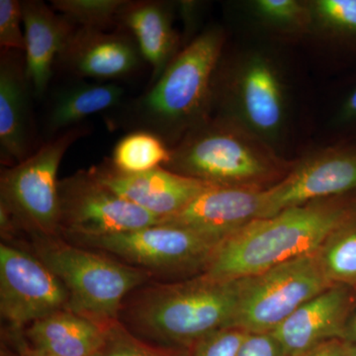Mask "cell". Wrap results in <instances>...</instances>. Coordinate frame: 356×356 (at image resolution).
<instances>
[{
    "label": "cell",
    "instance_id": "25",
    "mask_svg": "<svg viewBox=\"0 0 356 356\" xmlns=\"http://www.w3.org/2000/svg\"><path fill=\"white\" fill-rule=\"evenodd\" d=\"M311 7L327 32L356 50V0H317Z\"/></svg>",
    "mask_w": 356,
    "mask_h": 356
},
{
    "label": "cell",
    "instance_id": "27",
    "mask_svg": "<svg viewBox=\"0 0 356 356\" xmlns=\"http://www.w3.org/2000/svg\"><path fill=\"white\" fill-rule=\"evenodd\" d=\"M248 332L225 327L199 339L186 351V356H238Z\"/></svg>",
    "mask_w": 356,
    "mask_h": 356
},
{
    "label": "cell",
    "instance_id": "30",
    "mask_svg": "<svg viewBox=\"0 0 356 356\" xmlns=\"http://www.w3.org/2000/svg\"><path fill=\"white\" fill-rule=\"evenodd\" d=\"M0 356H55L33 348L26 341L22 329L3 325L0 332Z\"/></svg>",
    "mask_w": 356,
    "mask_h": 356
},
{
    "label": "cell",
    "instance_id": "31",
    "mask_svg": "<svg viewBox=\"0 0 356 356\" xmlns=\"http://www.w3.org/2000/svg\"><path fill=\"white\" fill-rule=\"evenodd\" d=\"M238 356H288L286 351L271 332L248 334Z\"/></svg>",
    "mask_w": 356,
    "mask_h": 356
},
{
    "label": "cell",
    "instance_id": "26",
    "mask_svg": "<svg viewBox=\"0 0 356 356\" xmlns=\"http://www.w3.org/2000/svg\"><path fill=\"white\" fill-rule=\"evenodd\" d=\"M96 356H186V351L147 343L118 320L105 330L104 341Z\"/></svg>",
    "mask_w": 356,
    "mask_h": 356
},
{
    "label": "cell",
    "instance_id": "4",
    "mask_svg": "<svg viewBox=\"0 0 356 356\" xmlns=\"http://www.w3.org/2000/svg\"><path fill=\"white\" fill-rule=\"evenodd\" d=\"M56 274L67 289L70 310L106 329L118 321L122 304L136 288L154 281L111 255L67 242L62 236L17 241Z\"/></svg>",
    "mask_w": 356,
    "mask_h": 356
},
{
    "label": "cell",
    "instance_id": "35",
    "mask_svg": "<svg viewBox=\"0 0 356 356\" xmlns=\"http://www.w3.org/2000/svg\"><path fill=\"white\" fill-rule=\"evenodd\" d=\"M344 356H356V344L348 343Z\"/></svg>",
    "mask_w": 356,
    "mask_h": 356
},
{
    "label": "cell",
    "instance_id": "1",
    "mask_svg": "<svg viewBox=\"0 0 356 356\" xmlns=\"http://www.w3.org/2000/svg\"><path fill=\"white\" fill-rule=\"evenodd\" d=\"M236 304L238 280L199 274L140 285L124 300L118 320L147 343L187 350L211 332L231 327Z\"/></svg>",
    "mask_w": 356,
    "mask_h": 356
},
{
    "label": "cell",
    "instance_id": "18",
    "mask_svg": "<svg viewBox=\"0 0 356 356\" xmlns=\"http://www.w3.org/2000/svg\"><path fill=\"white\" fill-rule=\"evenodd\" d=\"M118 27L135 39L145 62L151 65V86L177 57L172 4L156 0H127L119 13Z\"/></svg>",
    "mask_w": 356,
    "mask_h": 356
},
{
    "label": "cell",
    "instance_id": "6",
    "mask_svg": "<svg viewBox=\"0 0 356 356\" xmlns=\"http://www.w3.org/2000/svg\"><path fill=\"white\" fill-rule=\"evenodd\" d=\"M63 238L105 252L161 282L202 274L218 245L191 229L165 222L114 235Z\"/></svg>",
    "mask_w": 356,
    "mask_h": 356
},
{
    "label": "cell",
    "instance_id": "12",
    "mask_svg": "<svg viewBox=\"0 0 356 356\" xmlns=\"http://www.w3.org/2000/svg\"><path fill=\"white\" fill-rule=\"evenodd\" d=\"M144 62L128 32L76 27L60 51L57 65L79 79L115 83L139 72Z\"/></svg>",
    "mask_w": 356,
    "mask_h": 356
},
{
    "label": "cell",
    "instance_id": "29",
    "mask_svg": "<svg viewBox=\"0 0 356 356\" xmlns=\"http://www.w3.org/2000/svg\"><path fill=\"white\" fill-rule=\"evenodd\" d=\"M23 24L22 1L0 0V46L1 50L25 53L26 42Z\"/></svg>",
    "mask_w": 356,
    "mask_h": 356
},
{
    "label": "cell",
    "instance_id": "19",
    "mask_svg": "<svg viewBox=\"0 0 356 356\" xmlns=\"http://www.w3.org/2000/svg\"><path fill=\"white\" fill-rule=\"evenodd\" d=\"M105 330L70 309L56 312L22 329L26 341L55 356H96Z\"/></svg>",
    "mask_w": 356,
    "mask_h": 356
},
{
    "label": "cell",
    "instance_id": "20",
    "mask_svg": "<svg viewBox=\"0 0 356 356\" xmlns=\"http://www.w3.org/2000/svg\"><path fill=\"white\" fill-rule=\"evenodd\" d=\"M241 113L252 130L271 136L280 130L284 116L282 89L275 70L261 58L248 63L236 81Z\"/></svg>",
    "mask_w": 356,
    "mask_h": 356
},
{
    "label": "cell",
    "instance_id": "15",
    "mask_svg": "<svg viewBox=\"0 0 356 356\" xmlns=\"http://www.w3.org/2000/svg\"><path fill=\"white\" fill-rule=\"evenodd\" d=\"M355 288L332 285L299 307L271 334L288 356H300L318 344L343 339Z\"/></svg>",
    "mask_w": 356,
    "mask_h": 356
},
{
    "label": "cell",
    "instance_id": "11",
    "mask_svg": "<svg viewBox=\"0 0 356 356\" xmlns=\"http://www.w3.org/2000/svg\"><path fill=\"white\" fill-rule=\"evenodd\" d=\"M356 194V144L311 159L273 187L264 189L261 218L295 206Z\"/></svg>",
    "mask_w": 356,
    "mask_h": 356
},
{
    "label": "cell",
    "instance_id": "16",
    "mask_svg": "<svg viewBox=\"0 0 356 356\" xmlns=\"http://www.w3.org/2000/svg\"><path fill=\"white\" fill-rule=\"evenodd\" d=\"M32 86L22 51L0 53V161L17 165L33 154Z\"/></svg>",
    "mask_w": 356,
    "mask_h": 356
},
{
    "label": "cell",
    "instance_id": "5",
    "mask_svg": "<svg viewBox=\"0 0 356 356\" xmlns=\"http://www.w3.org/2000/svg\"><path fill=\"white\" fill-rule=\"evenodd\" d=\"M88 129L77 126L49 139L31 156L0 173V212L17 238L60 236L58 172L65 153Z\"/></svg>",
    "mask_w": 356,
    "mask_h": 356
},
{
    "label": "cell",
    "instance_id": "7",
    "mask_svg": "<svg viewBox=\"0 0 356 356\" xmlns=\"http://www.w3.org/2000/svg\"><path fill=\"white\" fill-rule=\"evenodd\" d=\"M331 286L315 254L241 278L231 327L248 334L273 332L300 306Z\"/></svg>",
    "mask_w": 356,
    "mask_h": 356
},
{
    "label": "cell",
    "instance_id": "3",
    "mask_svg": "<svg viewBox=\"0 0 356 356\" xmlns=\"http://www.w3.org/2000/svg\"><path fill=\"white\" fill-rule=\"evenodd\" d=\"M222 44L224 37L218 29L192 40L149 90L124 108L122 125L131 132L153 133L170 147L204 123Z\"/></svg>",
    "mask_w": 356,
    "mask_h": 356
},
{
    "label": "cell",
    "instance_id": "13",
    "mask_svg": "<svg viewBox=\"0 0 356 356\" xmlns=\"http://www.w3.org/2000/svg\"><path fill=\"white\" fill-rule=\"evenodd\" d=\"M93 177L121 198L159 218L168 219L184 210L209 184L184 177L163 166L146 172H119L109 159L89 168Z\"/></svg>",
    "mask_w": 356,
    "mask_h": 356
},
{
    "label": "cell",
    "instance_id": "17",
    "mask_svg": "<svg viewBox=\"0 0 356 356\" xmlns=\"http://www.w3.org/2000/svg\"><path fill=\"white\" fill-rule=\"evenodd\" d=\"M25 34V65L35 97H42L54 74V67L76 26L40 0L22 1Z\"/></svg>",
    "mask_w": 356,
    "mask_h": 356
},
{
    "label": "cell",
    "instance_id": "9",
    "mask_svg": "<svg viewBox=\"0 0 356 356\" xmlns=\"http://www.w3.org/2000/svg\"><path fill=\"white\" fill-rule=\"evenodd\" d=\"M58 194L62 238L114 235L161 222L105 187L89 170L58 180Z\"/></svg>",
    "mask_w": 356,
    "mask_h": 356
},
{
    "label": "cell",
    "instance_id": "14",
    "mask_svg": "<svg viewBox=\"0 0 356 356\" xmlns=\"http://www.w3.org/2000/svg\"><path fill=\"white\" fill-rule=\"evenodd\" d=\"M264 189L209 185L184 210L159 222L175 225L218 243L259 219Z\"/></svg>",
    "mask_w": 356,
    "mask_h": 356
},
{
    "label": "cell",
    "instance_id": "2",
    "mask_svg": "<svg viewBox=\"0 0 356 356\" xmlns=\"http://www.w3.org/2000/svg\"><path fill=\"white\" fill-rule=\"evenodd\" d=\"M353 195L314 201L248 222L215 248L202 274L238 280L315 254L356 205Z\"/></svg>",
    "mask_w": 356,
    "mask_h": 356
},
{
    "label": "cell",
    "instance_id": "24",
    "mask_svg": "<svg viewBox=\"0 0 356 356\" xmlns=\"http://www.w3.org/2000/svg\"><path fill=\"white\" fill-rule=\"evenodd\" d=\"M127 0H53L51 6L77 28L108 31L118 27V16Z\"/></svg>",
    "mask_w": 356,
    "mask_h": 356
},
{
    "label": "cell",
    "instance_id": "33",
    "mask_svg": "<svg viewBox=\"0 0 356 356\" xmlns=\"http://www.w3.org/2000/svg\"><path fill=\"white\" fill-rule=\"evenodd\" d=\"M348 341L343 339H332L318 344L316 348L300 356H344Z\"/></svg>",
    "mask_w": 356,
    "mask_h": 356
},
{
    "label": "cell",
    "instance_id": "28",
    "mask_svg": "<svg viewBox=\"0 0 356 356\" xmlns=\"http://www.w3.org/2000/svg\"><path fill=\"white\" fill-rule=\"evenodd\" d=\"M254 13L268 24L295 27L306 22V7L296 0H259Z\"/></svg>",
    "mask_w": 356,
    "mask_h": 356
},
{
    "label": "cell",
    "instance_id": "21",
    "mask_svg": "<svg viewBox=\"0 0 356 356\" xmlns=\"http://www.w3.org/2000/svg\"><path fill=\"white\" fill-rule=\"evenodd\" d=\"M125 89L115 83H89L84 79L58 89L47 114L46 133L53 139L99 112L118 107Z\"/></svg>",
    "mask_w": 356,
    "mask_h": 356
},
{
    "label": "cell",
    "instance_id": "34",
    "mask_svg": "<svg viewBox=\"0 0 356 356\" xmlns=\"http://www.w3.org/2000/svg\"><path fill=\"white\" fill-rule=\"evenodd\" d=\"M344 341L356 344V287L353 295V305L346 322V332H344Z\"/></svg>",
    "mask_w": 356,
    "mask_h": 356
},
{
    "label": "cell",
    "instance_id": "22",
    "mask_svg": "<svg viewBox=\"0 0 356 356\" xmlns=\"http://www.w3.org/2000/svg\"><path fill=\"white\" fill-rule=\"evenodd\" d=\"M315 254L332 285L356 287V205L327 236Z\"/></svg>",
    "mask_w": 356,
    "mask_h": 356
},
{
    "label": "cell",
    "instance_id": "10",
    "mask_svg": "<svg viewBox=\"0 0 356 356\" xmlns=\"http://www.w3.org/2000/svg\"><path fill=\"white\" fill-rule=\"evenodd\" d=\"M67 289L56 274L24 245L0 243V317L24 329L35 321L70 309Z\"/></svg>",
    "mask_w": 356,
    "mask_h": 356
},
{
    "label": "cell",
    "instance_id": "23",
    "mask_svg": "<svg viewBox=\"0 0 356 356\" xmlns=\"http://www.w3.org/2000/svg\"><path fill=\"white\" fill-rule=\"evenodd\" d=\"M172 149L161 138L147 131H132L117 143L108 159L119 172L140 173L163 166Z\"/></svg>",
    "mask_w": 356,
    "mask_h": 356
},
{
    "label": "cell",
    "instance_id": "8",
    "mask_svg": "<svg viewBox=\"0 0 356 356\" xmlns=\"http://www.w3.org/2000/svg\"><path fill=\"white\" fill-rule=\"evenodd\" d=\"M163 168L212 185L255 186L270 172L264 154L221 124L192 129Z\"/></svg>",
    "mask_w": 356,
    "mask_h": 356
},
{
    "label": "cell",
    "instance_id": "32",
    "mask_svg": "<svg viewBox=\"0 0 356 356\" xmlns=\"http://www.w3.org/2000/svg\"><path fill=\"white\" fill-rule=\"evenodd\" d=\"M337 122L344 127L356 128V86L343 100L337 115Z\"/></svg>",
    "mask_w": 356,
    "mask_h": 356
}]
</instances>
